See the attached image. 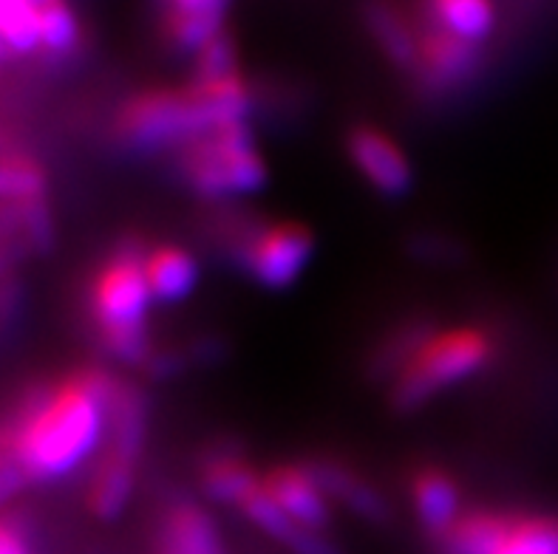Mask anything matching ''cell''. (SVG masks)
<instances>
[{"mask_svg":"<svg viewBox=\"0 0 558 554\" xmlns=\"http://www.w3.org/2000/svg\"><path fill=\"white\" fill-rule=\"evenodd\" d=\"M287 549L292 554H343L324 532L306 527H298V532L292 534V541L287 543Z\"/></svg>","mask_w":558,"mask_h":554,"instance_id":"obj_28","label":"cell"},{"mask_svg":"<svg viewBox=\"0 0 558 554\" xmlns=\"http://www.w3.org/2000/svg\"><path fill=\"white\" fill-rule=\"evenodd\" d=\"M145 439H148V399L142 387L120 382L108 407L106 450L113 456L140 464Z\"/></svg>","mask_w":558,"mask_h":554,"instance_id":"obj_14","label":"cell"},{"mask_svg":"<svg viewBox=\"0 0 558 554\" xmlns=\"http://www.w3.org/2000/svg\"><path fill=\"white\" fill-rule=\"evenodd\" d=\"M117 139L136 153H159V150H182L193 139L210 131L205 113L198 108L191 88L184 91H140L117 113L113 122Z\"/></svg>","mask_w":558,"mask_h":554,"instance_id":"obj_4","label":"cell"},{"mask_svg":"<svg viewBox=\"0 0 558 554\" xmlns=\"http://www.w3.org/2000/svg\"><path fill=\"white\" fill-rule=\"evenodd\" d=\"M233 74H241L239 54H235L233 37L225 32L196 54V77H193V83H216V79H227Z\"/></svg>","mask_w":558,"mask_h":554,"instance_id":"obj_26","label":"cell"},{"mask_svg":"<svg viewBox=\"0 0 558 554\" xmlns=\"http://www.w3.org/2000/svg\"><path fill=\"white\" fill-rule=\"evenodd\" d=\"M154 554H230L216 520L193 501H173L156 527Z\"/></svg>","mask_w":558,"mask_h":554,"instance_id":"obj_11","label":"cell"},{"mask_svg":"<svg viewBox=\"0 0 558 554\" xmlns=\"http://www.w3.org/2000/svg\"><path fill=\"white\" fill-rule=\"evenodd\" d=\"M7 54H9V49H7V42L0 40V60H3V57H7Z\"/></svg>","mask_w":558,"mask_h":554,"instance_id":"obj_30","label":"cell"},{"mask_svg":"<svg viewBox=\"0 0 558 554\" xmlns=\"http://www.w3.org/2000/svg\"><path fill=\"white\" fill-rule=\"evenodd\" d=\"M117 387L120 379L102 368H83L23 407L9 453L23 464L28 481L63 478L92 456L108 435V407Z\"/></svg>","mask_w":558,"mask_h":554,"instance_id":"obj_1","label":"cell"},{"mask_svg":"<svg viewBox=\"0 0 558 554\" xmlns=\"http://www.w3.org/2000/svg\"><path fill=\"white\" fill-rule=\"evenodd\" d=\"M198 481L207 498L235 506L244 504L262 487V476L241 456L235 444H216V450L205 453L198 461Z\"/></svg>","mask_w":558,"mask_h":554,"instance_id":"obj_13","label":"cell"},{"mask_svg":"<svg viewBox=\"0 0 558 554\" xmlns=\"http://www.w3.org/2000/svg\"><path fill=\"white\" fill-rule=\"evenodd\" d=\"M315 238L304 224L281 221V224H262L250 246L241 255L239 267L253 274L255 283L264 288H287L310 263Z\"/></svg>","mask_w":558,"mask_h":554,"instance_id":"obj_6","label":"cell"},{"mask_svg":"<svg viewBox=\"0 0 558 554\" xmlns=\"http://www.w3.org/2000/svg\"><path fill=\"white\" fill-rule=\"evenodd\" d=\"M0 40L9 51L40 49V9L32 0H0Z\"/></svg>","mask_w":558,"mask_h":554,"instance_id":"obj_23","label":"cell"},{"mask_svg":"<svg viewBox=\"0 0 558 554\" xmlns=\"http://www.w3.org/2000/svg\"><path fill=\"white\" fill-rule=\"evenodd\" d=\"M148 246L145 241L131 235L106 258V263L94 274L88 288V306H92L94 323L99 325V337L111 331L140 329L148 325L150 286L145 274Z\"/></svg>","mask_w":558,"mask_h":554,"instance_id":"obj_5","label":"cell"},{"mask_svg":"<svg viewBox=\"0 0 558 554\" xmlns=\"http://www.w3.org/2000/svg\"><path fill=\"white\" fill-rule=\"evenodd\" d=\"M304 467L329 498L349 506L354 515H361L372 524H386L391 518V506L383 498V492L338 458H310V461H304Z\"/></svg>","mask_w":558,"mask_h":554,"instance_id":"obj_12","label":"cell"},{"mask_svg":"<svg viewBox=\"0 0 558 554\" xmlns=\"http://www.w3.org/2000/svg\"><path fill=\"white\" fill-rule=\"evenodd\" d=\"M145 274H148L150 295H154L156 300H165V303L187 297L198 281V269L193 255L184 253L182 246H170V244L148 249V258H145Z\"/></svg>","mask_w":558,"mask_h":554,"instance_id":"obj_18","label":"cell"},{"mask_svg":"<svg viewBox=\"0 0 558 554\" xmlns=\"http://www.w3.org/2000/svg\"><path fill=\"white\" fill-rule=\"evenodd\" d=\"M347 148L354 168L361 170L366 182L383 196H403L409 193L414 173H411L409 156L400 150L389 134H383L375 125H357L349 131Z\"/></svg>","mask_w":558,"mask_h":554,"instance_id":"obj_8","label":"cell"},{"mask_svg":"<svg viewBox=\"0 0 558 554\" xmlns=\"http://www.w3.org/2000/svg\"><path fill=\"white\" fill-rule=\"evenodd\" d=\"M262 487L269 498L276 501L281 513L290 515L298 527L324 532L332 518L329 495L312 478L304 464H278L262 476Z\"/></svg>","mask_w":558,"mask_h":554,"instance_id":"obj_9","label":"cell"},{"mask_svg":"<svg viewBox=\"0 0 558 554\" xmlns=\"http://www.w3.org/2000/svg\"><path fill=\"white\" fill-rule=\"evenodd\" d=\"M423 14L462 40L480 42V46L496 26L494 7L485 0H434V3H425Z\"/></svg>","mask_w":558,"mask_h":554,"instance_id":"obj_20","label":"cell"},{"mask_svg":"<svg viewBox=\"0 0 558 554\" xmlns=\"http://www.w3.org/2000/svg\"><path fill=\"white\" fill-rule=\"evenodd\" d=\"M40 49L60 57L77 49L80 23L65 3L60 0H40Z\"/></svg>","mask_w":558,"mask_h":554,"instance_id":"obj_25","label":"cell"},{"mask_svg":"<svg viewBox=\"0 0 558 554\" xmlns=\"http://www.w3.org/2000/svg\"><path fill=\"white\" fill-rule=\"evenodd\" d=\"M482 63L480 42L462 40L448 28L437 26L425 17L420 26V51H417V74L420 85L425 91H451L460 88L465 79H471Z\"/></svg>","mask_w":558,"mask_h":554,"instance_id":"obj_7","label":"cell"},{"mask_svg":"<svg viewBox=\"0 0 558 554\" xmlns=\"http://www.w3.org/2000/svg\"><path fill=\"white\" fill-rule=\"evenodd\" d=\"M434 334H437V331H434V325L428 323V320H411V323L397 325L389 337L380 340V345H377L375 354H372V362H368V366H372V373H375V377L395 379L397 373L409 366L411 359L417 357L420 348H423Z\"/></svg>","mask_w":558,"mask_h":554,"instance_id":"obj_21","label":"cell"},{"mask_svg":"<svg viewBox=\"0 0 558 554\" xmlns=\"http://www.w3.org/2000/svg\"><path fill=\"white\" fill-rule=\"evenodd\" d=\"M363 17H366V28L372 32L383 54L389 57L397 69L414 71L420 51V28L411 26L403 12H397L395 7H386V3L366 7Z\"/></svg>","mask_w":558,"mask_h":554,"instance_id":"obj_19","label":"cell"},{"mask_svg":"<svg viewBox=\"0 0 558 554\" xmlns=\"http://www.w3.org/2000/svg\"><path fill=\"white\" fill-rule=\"evenodd\" d=\"M134 484L136 464L102 450V456H99L97 467H94L92 481H88V492H85L88 509H92L99 520L120 518L122 509H125L128 501H131Z\"/></svg>","mask_w":558,"mask_h":554,"instance_id":"obj_17","label":"cell"},{"mask_svg":"<svg viewBox=\"0 0 558 554\" xmlns=\"http://www.w3.org/2000/svg\"><path fill=\"white\" fill-rule=\"evenodd\" d=\"M26 484L28 476L26 470H23V464L17 461L9 450H3V453H0V506L9 504Z\"/></svg>","mask_w":558,"mask_h":554,"instance_id":"obj_27","label":"cell"},{"mask_svg":"<svg viewBox=\"0 0 558 554\" xmlns=\"http://www.w3.org/2000/svg\"><path fill=\"white\" fill-rule=\"evenodd\" d=\"M496 354V340L485 329L437 331L417 352L403 371L391 379V405L395 410H417L434 399L442 387L474 377L488 366Z\"/></svg>","mask_w":558,"mask_h":554,"instance_id":"obj_3","label":"cell"},{"mask_svg":"<svg viewBox=\"0 0 558 554\" xmlns=\"http://www.w3.org/2000/svg\"><path fill=\"white\" fill-rule=\"evenodd\" d=\"M510 524L513 513L468 509L437 543L442 546V554H496L508 541Z\"/></svg>","mask_w":558,"mask_h":554,"instance_id":"obj_16","label":"cell"},{"mask_svg":"<svg viewBox=\"0 0 558 554\" xmlns=\"http://www.w3.org/2000/svg\"><path fill=\"white\" fill-rule=\"evenodd\" d=\"M411 501L425 532L439 541L460 520V487L439 467H423L411 478Z\"/></svg>","mask_w":558,"mask_h":554,"instance_id":"obj_15","label":"cell"},{"mask_svg":"<svg viewBox=\"0 0 558 554\" xmlns=\"http://www.w3.org/2000/svg\"><path fill=\"white\" fill-rule=\"evenodd\" d=\"M177 170L193 193L213 201L247 196L267 182V168L247 122L221 125L193 139L177 153Z\"/></svg>","mask_w":558,"mask_h":554,"instance_id":"obj_2","label":"cell"},{"mask_svg":"<svg viewBox=\"0 0 558 554\" xmlns=\"http://www.w3.org/2000/svg\"><path fill=\"white\" fill-rule=\"evenodd\" d=\"M0 554H32L23 534L9 520H0Z\"/></svg>","mask_w":558,"mask_h":554,"instance_id":"obj_29","label":"cell"},{"mask_svg":"<svg viewBox=\"0 0 558 554\" xmlns=\"http://www.w3.org/2000/svg\"><path fill=\"white\" fill-rule=\"evenodd\" d=\"M496 554H558L556 515H513L508 541Z\"/></svg>","mask_w":558,"mask_h":554,"instance_id":"obj_22","label":"cell"},{"mask_svg":"<svg viewBox=\"0 0 558 554\" xmlns=\"http://www.w3.org/2000/svg\"><path fill=\"white\" fill-rule=\"evenodd\" d=\"M46 196V173L35 159L0 156V201L26 204Z\"/></svg>","mask_w":558,"mask_h":554,"instance_id":"obj_24","label":"cell"},{"mask_svg":"<svg viewBox=\"0 0 558 554\" xmlns=\"http://www.w3.org/2000/svg\"><path fill=\"white\" fill-rule=\"evenodd\" d=\"M227 9L221 0H170L159 9V35L173 51L198 54L227 32Z\"/></svg>","mask_w":558,"mask_h":554,"instance_id":"obj_10","label":"cell"}]
</instances>
